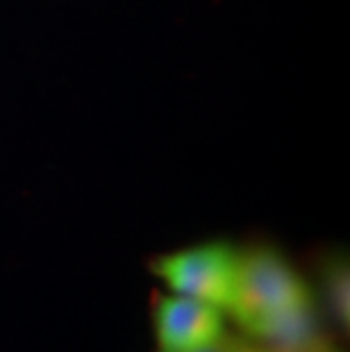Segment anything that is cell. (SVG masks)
<instances>
[{"label": "cell", "mask_w": 350, "mask_h": 352, "mask_svg": "<svg viewBox=\"0 0 350 352\" xmlns=\"http://www.w3.org/2000/svg\"><path fill=\"white\" fill-rule=\"evenodd\" d=\"M241 346H243V341L234 339V336L223 334L221 339H216L214 343H210V346L198 348V350H191V352H239Z\"/></svg>", "instance_id": "5"}, {"label": "cell", "mask_w": 350, "mask_h": 352, "mask_svg": "<svg viewBox=\"0 0 350 352\" xmlns=\"http://www.w3.org/2000/svg\"><path fill=\"white\" fill-rule=\"evenodd\" d=\"M155 329L162 352H191L223 336L221 309L189 296H155Z\"/></svg>", "instance_id": "3"}, {"label": "cell", "mask_w": 350, "mask_h": 352, "mask_svg": "<svg viewBox=\"0 0 350 352\" xmlns=\"http://www.w3.org/2000/svg\"><path fill=\"white\" fill-rule=\"evenodd\" d=\"M239 352H273V350H266V348H252V346H241V350Z\"/></svg>", "instance_id": "6"}, {"label": "cell", "mask_w": 350, "mask_h": 352, "mask_svg": "<svg viewBox=\"0 0 350 352\" xmlns=\"http://www.w3.org/2000/svg\"><path fill=\"white\" fill-rule=\"evenodd\" d=\"M309 309V291L287 261L271 250H255L239 261L232 311L237 320L259 334L266 325Z\"/></svg>", "instance_id": "1"}, {"label": "cell", "mask_w": 350, "mask_h": 352, "mask_svg": "<svg viewBox=\"0 0 350 352\" xmlns=\"http://www.w3.org/2000/svg\"><path fill=\"white\" fill-rule=\"evenodd\" d=\"M330 300L334 307V314H337L339 323L348 327V271L346 268H337L330 277Z\"/></svg>", "instance_id": "4"}, {"label": "cell", "mask_w": 350, "mask_h": 352, "mask_svg": "<svg viewBox=\"0 0 350 352\" xmlns=\"http://www.w3.org/2000/svg\"><path fill=\"white\" fill-rule=\"evenodd\" d=\"M239 261L241 257L228 243H207L157 259L153 271L175 294L230 311L237 296Z\"/></svg>", "instance_id": "2"}]
</instances>
